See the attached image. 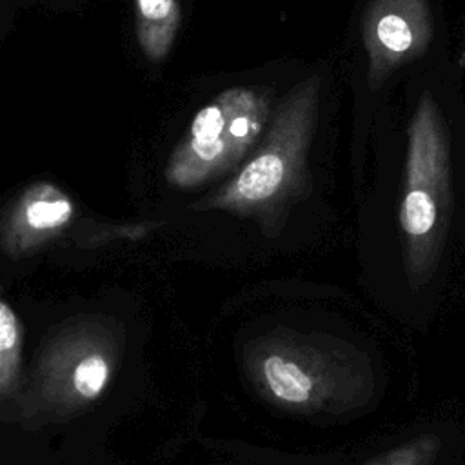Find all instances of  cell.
Returning a JSON list of instances; mask_svg holds the SVG:
<instances>
[{
    "label": "cell",
    "mask_w": 465,
    "mask_h": 465,
    "mask_svg": "<svg viewBox=\"0 0 465 465\" xmlns=\"http://www.w3.org/2000/svg\"><path fill=\"white\" fill-rule=\"evenodd\" d=\"M243 367L263 400L294 414H345L374 396L369 356L323 332L278 327L245 345Z\"/></svg>",
    "instance_id": "1"
},
{
    "label": "cell",
    "mask_w": 465,
    "mask_h": 465,
    "mask_svg": "<svg viewBox=\"0 0 465 465\" xmlns=\"http://www.w3.org/2000/svg\"><path fill=\"white\" fill-rule=\"evenodd\" d=\"M320 94V74L296 84L272 111L251 158L200 207L269 216L300 196L309 183L307 154L318 124Z\"/></svg>",
    "instance_id": "2"
},
{
    "label": "cell",
    "mask_w": 465,
    "mask_h": 465,
    "mask_svg": "<svg viewBox=\"0 0 465 465\" xmlns=\"http://www.w3.org/2000/svg\"><path fill=\"white\" fill-rule=\"evenodd\" d=\"M452 214L450 145L441 111L425 91L412 113L407 138L400 231L405 274L412 289L434 274Z\"/></svg>",
    "instance_id": "3"
},
{
    "label": "cell",
    "mask_w": 465,
    "mask_h": 465,
    "mask_svg": "<svg viewBox=\"0 0 465 465\" xmlns=\"http://www.w3.org/2000/svg\"><path fill=\"white\" fill-rule=\"evenodd\" d=\"M118 331L105 318H76L44 341L24 380L27 416H64L98 400L118 360Z\"/></svg>",
    "instance_id": "4"
},
{
    "label": "cell",
    "mask_w": 465,
    "mask_h": 465,
    "mask_svg": "<svg viewBox=\"0 0 465 465\" xmlns=\"http://www.w3.org/2000/svg\"><path fill=\"white\" fill-rule=\"evenodd\" d=\"M272 114L271 93L260 87H231L203 105L174 147L165 178L189 189L234 169L260 142Z\"/></svg>",
    "instance_id": "5"
},
{
    "label": "cell",
    "mask_w": 465,
    "mask_h": 465,
    "mask_svg": "<svg viewBox=\"0 0 465 465\" xmlns=\"http://www.w3.org/2000/svg\"><path fill=\"white\" fill-rule=\"evenodd\" d=\"M432 36L429 0H369L361 15V40L371 87H381L396 69L421 58Z\"/></svg>",
    "instance_id": "6"
},
{
    "label": "cell",
    "mask_w": 465,
    "mask_h": 465,
    "mask_svg": "<svg viewBox=\"0 0 465 465\" xmlns=\"http://www.w3.org/2000/svg\"><path fill=\"white\" fill-rule=\"evenodd\" d=\"M71 198L49 182L31 183L0 222V245L9 256H25L67 227Z\"/></svg>",
    "instance_id": "7"
},
{
    "label": "cell",
    "mask_w": 465,
    "mask_h": 465,
    "mask_svg": "<svg viewBox=\"0 0 465 465\" xmlns=\"http://www.w3.org/2000/svg\"><path fill=\"white\" fill-rule=\"evenodd\" d=\"M136 38L151 62L163 60L176 38L180 25L178 0H134Z\"/></svg>",
    "instance_id": "8"
},
{
    "label": "cell",
    "mask_w": 465,
    "mask_h": 465,
    "mask_svg": "<svg viewBox=\"0 0 465 465\" xmlns=\"http://www.w3.org/2000/svg\"><path fill=\"white\" fill-rule=\"evenodd\" d=\"M22 327L13 309L0 300V398L11 396L20 380Z\"/></svg>",
    "instance_id": "9"
},
{
    "label": "cell",
    "mask_w": 465,
    "mask_h": 465,
    "mask_svg": "<svg viewBox=\"0 0 465 465\" xmlns=\"http://www.w3.org/2000/svg\"><path fill=\"white\" fill-rule=\"evenodd\" d=\"M441 449L440 436L420 434L398 447H392L363 465H432Z\"/></svg>",
    "instance_id": "10"
}]
</instances>
